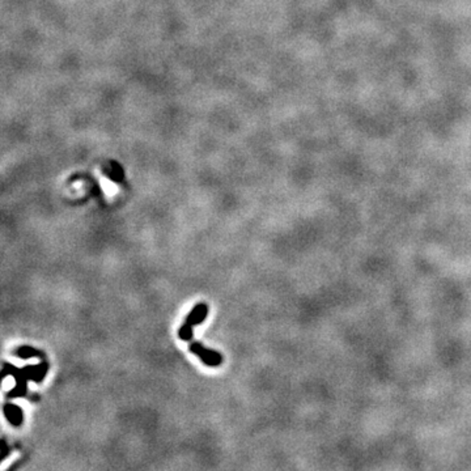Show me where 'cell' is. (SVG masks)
Masks as SVG:
<instances>
[{"label": "cell", "instance_id": "cell-1", "mask_svg": "<svg viewBox=\"0 0 471 471\" xmlns=\"http://www.w3.org/2000/svg\"><path fill=\"white\" fill-rule=\"evenodd\" d=\"M207 316H208V305L205 303H198L188 313L186 320L184 321V324L178 330V338L184 342H190L193 339L194 326L205 322Z\"/></svg>", "mask_w": 471, "mask_h": 471}, {"label": "cell", "instance_id": "cell-2", "mask_svg": "<svg viewBox=\"0 0 471 471\" xmlns=\"http://www.w3.org/2000/svg\"><path fill=\"white\" fill-rule=\"evenodd\" d=\"M188 349L190 352H193L194 355L197 357H199L202 360V363L207 367H211V368H215V367H219V365L223 364V355L217 351H213V349H208L205 348V346L199 342H193L190 343L188 346Z\"/></svg>", "mask_w": 471, "mask_h": 471}, {"label": "cell", "instance_id": "cell-3", "mask_svg": "<svg viewBox=\"0 0 471 471\" xmlns=\"http://www.w3.org/2000/svg\"><path fill=\"white\" fill-rule=\"evenodd\" d=\"M3 372H4L7 376L15 377V380H16V386H15V389L9 391L8 397H24L25 394H26V390H28L29 380L25 377L22 369L16 368V367L12 364H4Z\"/></svg>", "mask_w": 471, "mask_h": 471}, {"label": "cell", "instance_id": "cell-4", "mask_svg": "<svg viewBox=\"0 0 471 471\" xmlns=\"http://www.w3.org/2000/svg\"><path fill=\"white\" fill-rule=\"evenodd\" d=\"M25 377L28 378L29 381L33 382H42L45 380L46 374L49 372V364L47 363H40L36 365H26L22 368Z\"/></svg>", "mask_w": 471, "mask_h": 471}, {"label": "cell", "instance_id": "cell-5", "mask_svg": "<svg viewBox=\"0 0 471 471\" xmlns=\"http://www.w3.org/2000/svg\"><path fill=\"white\" fill-rule=\"evenodd\" d=\"M3 412H4L5 419L13 427L22 426V423H24V411L19 406L13 405V403H7L4 406V409H3Z\"/></svg>", "mask_w": 471, "mask_h": 471}, {"label": "cell", "instance_id": "cell-6", "mask_svg": "<svg viewBox=\"0 0 471 471\" xmlns=\"http://www.w3.org/2000/svg\"><path fill=\"white\" fill-rule=\"evenodd\" d=\"M15 355H16L19 359L28 360V359H33V357H42L43 353H42L40 349L30 347V346H20V347L15 351Z\"/></svg>", "mask_w": 471, "mask_h": 471}, {"label": "cell", "instance_id": "cell-7", "mask_svg": "<svg viewBox=\"0 0 471 471\" xmlns=\"http://www.w3.org/2000/svg\"><path fill=\"white\" fill-rule=\"evenodd\" d=\"M9 451H11V448H9V445L7 444V441H5V440H0V462H3V459L9 454Z\"/></svg>", "mask_w": 471, "mask_h": 471}, {"label": "cell", "instance_id": "cell-8", "mask_svg": "<svg viewBox=\"0 0 471 471\" xmlns=\"http://www.w3.org/2000/svg\"><path fill=\"white\" fill-rule=\"evenodd\" d=\"M5 376H7V374H5L4 372H0V384L3 382V380H4V377H5Z\"/></svg>", "mask_w": 471, "mask_h": 471}]
</instances>
